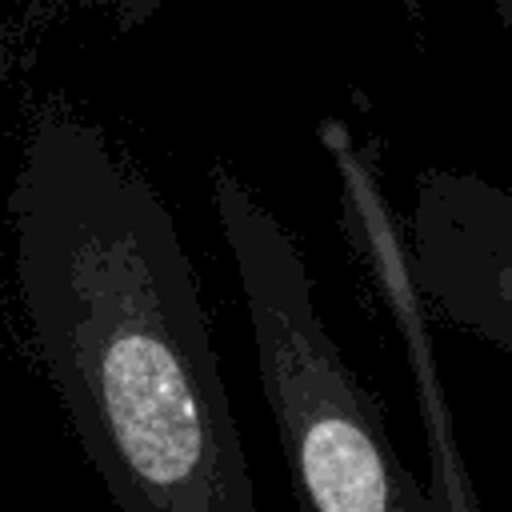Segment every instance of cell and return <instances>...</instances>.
Instances as JSON below:
<instances>
[{
	"label": "cell",
	"mask_w": 512,
	"mask_h": 512,
	"mask_svg": "<svg viewBox=\"0 0 512 512\" xmlns=\"http://www.w3.org/2000/svg\"><path fill=\"white\" fill-rule=\"evenodd\" d=\"M212 196L240 272L264 400L304 504L316 512L428 508L432 500L396 456L380 404L324 328L296 240L224 164L212 168Z\"/></svg>",
	"instance_id": "2"
},
{
	"label": "cell",
	"mask_w": 512,
	"mask_h": 512,
	"mask_svg": "<svg viewBox=\"0 0 512 512\" xmlns=\"http://www.w3.org/2000/svg\"><path fill=\"white\" fill-rule=\"evenodd\" d=\"M412 272L452 324L512 356V192L452 168H424L412 204Z\"/></svg>",
	"instance_id": "3"
},
{
	"label": "cell",
	"mask_w": 512,
	"mask_h": 512,
	"mask_svg": "<svg viewBox=\"0 0 512 512\" xmlns=\"http://www.w3.org/2000/svg\"><path fill=\"white\" fill-rule=\"evenodd\" d=\"M492 4H496L500 20H504V28H508V36H512V0H492Z\"/></svg>",
	"instance_id": "4"
},
{
	"label": "cell",
	"mask_w": 512,
	"mask_h": 512,
	"mask_svg": "<svg viewBox=\"0 0 512 512\" xmlns=\"http://www.w3.org/2000/svg\"><path fill=\"white\" fill-rule=\"evenodd\" d=\"M68 244V356L124 500L252 512L256 492L196 276L156 196L88 152Z\"/></svg>",
	"instance_id": "1"
}]
</instances>
